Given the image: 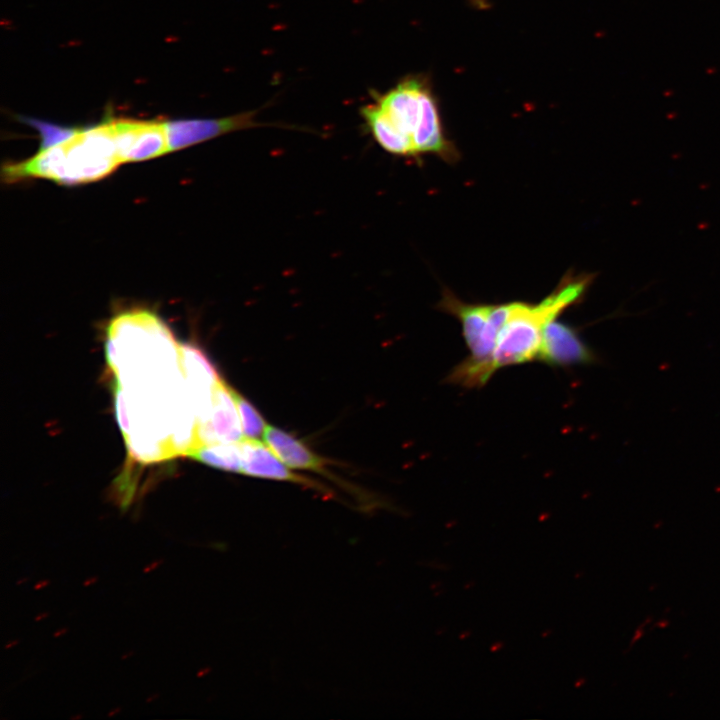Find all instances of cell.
Masks as SVG:
<instances>
[{
    "mask_svg": "<svg viewBox=\"0 0 720 720\" xmlns=\"http://www.w3.org/2000/svg\"><path fill=\"white\" fill-rule=\"evenodd\" d=\"M25 581H27V579H24V578H23V579L19 580V581L17 582V584H20V583L25 582Z\"/></svg>",
    "mask_w": 720,
    "mask_h": 720,
    "instance_id": "cell-22",
    "label": "cell"
},
{
    "mask_svg": "<svg viewBox=\"0 0 720 720\" xmlns=\"http://www.w3.org/2000/svg\"><path fill=\"white\" fill-rule=\"evenodd\" d=\"M120 710H121V708L117 707L116 709H114L113 711H111V712L108 714V716H110V717H111V716H114V715L117 714L118 711H120Z\"/></svg>",
    "mask_w": 720,
    "mask_h": 720,
    "instance_id": "cell-21",
    "label": "cell"
},
{
    "mask_svg": "<svg viewBox=\"0 0 720 720\" xmlns=\"http://www.w3.org/2000/svg\"><path fill=\"white\" fill-rule=\"evenodd\" d=\"M96 581H97V578H96V577L88 578V579L84 582V586H88V585L94 584Z\"/></svg>",
    "mask_w": 720,
    "mask_h": 720,
    "instance_id": "cell-19",
    "label": "cell"
},
{
    "mask_svg": "<svg viewBox=\"0 0 720 720\" xmlns=\"http://www.w3.org/2000/svg\"><path fill=\"white\" fill-rule=\"evenodd\" d=\"M187 456L223 471L241 473L240 442L199 444Z\"/></svg>",
    "mask_w": 720,
    "mask_h": 720,
    "instance_id": "cell-11",
    "label": "cell"
},
{
    "mask_svg": "<svg viewBox=\"0 0 720 720\" xmlns=\"http://www.w3.org/2000/svg\"><path fill=\"white\" fill-rule=\"evenodd\" d=\"M241 474L268 480L286 481L300 484L319 491L325 495L332 492L324 485L311 478L295 473L285 465L269 446L259 439L245 437L240 441Z\"/></svg>",
    "mask_w": 720,
    "mask_h": 720,
    "instance_id": "cell-8",
    "label": "cell"
},
{
    "mask_svg": "<svg viewBox=\"0 0 720 720\" xmlns=\"http://www.w3.org/2000/svg\"><path fill=\"white\" fill-rule=\"evenodd\" d=\"M440 308L460 321L464 340L470 350V355L450 372L448 382L469 388L485 385L494 375L492 355L498 334L508 317L510 303H464L446 292Z\"/></svg>",
    "mask_w": 720,
    "mask_h": 720,
    "instance_id": "cell-4",
    "label": "cell"
},
{
    "mask_svg": "<svg viewBox=\"0 0 720 720\" xmlns=\"http://www.w3.org/2000/svg\"><path fill=\"white\" fill-rule=\"evenodd\" d=\"M67 631H68L67 628H60L57 631H55L54 637L59 638V637L63 636L64 634H66Z\"/></svg>",
    "mask_w": 720,
    "mask_h": 720,
    "instance_id": "cell-17",
    "label": "cell"
},
{
    "mask_svg": "<svg viewBox=\"0 0 720 720\" xmlns=\"http://www.w3.org/2000/svg\"><path fill=\"white\" fill-rule=\"evenodd\" d=\"M369 132L386 152L398 156L435 153L449 156L437 98L430 80L423 75L407 76L374 102L361 108Z\"/></svg>",
    "mask_w": 720,
    "mask_h": 720,
    "instance_id": "cell-1",
    "label": "cell"
},
{
    "mask_svg": "<svg viewBox=\"0 0 720 720\" xmlns=\"http://www.w3.org/2000/svg\"><path fill=\"white\" fill-rule=\"evenodd\" d=\"M109 119L78 128L68 140L40 149L33 157L9 162L2 170L6 182L46 178L63 185L84 184L109 175L120 164Z\"/></svg>",
    "mask_w": 720,
    "mask_h": 720,
    "instance_id": "cell-2",
    "label": "cell"
},
{
    "mask_svg": "<svg viewBox=\"0 0 720 720\" xmlns=\"http://www.w3.org/2000/svg\"><path fill=\"white\" fill-rule=\"evenodd\" d=\"M470 3L478 8V9H486L488 7V3L486 0H469Z\"/></svg>",
    "mask_w": 720,
    "mask_h": 720,
    "instance_id": "cell-14",
    "label": "cell"
},
{
    "mask_svg": "<svg viewBox=\"0 0 720 720\" xmlns=\"http://www.w3.org/2000/svg\"><path fill=\"white\" fill-rule=\"evenodd\" d=\"M257 111H246L221 118L164 121L169 152L210 140L230 132L261 125Z\"/></svg>",
    "mask_w": 720,
    "mask_h": 720,
    "instance_id": "cell-6",
    "label": "cell"
},
{
    "mask_svg": "<svg viewBox=\"0 0 720 720\" xmlns=\"http://www.w3.org/2000/svg\"><path fill=\"white\" fill-rule=\"evenodd\" d=\"M120 162L152 159L169 152L164 121L109 119Z\"/></svg>",
    "mask_w": 720,
    "mask_h": 720,
    "instance_id": "cell-5",
    "label": "cell"
},
{
    "mask_svg": "<svg viewBox=\"0 0 720 720\" xmlns=\"http://www.w3.org/2000/svg\"><path fill=\"white\" fill-rule=\"evenodd\" d=\"M160 564L159 561L153 562L145 567L144 572H150L151 570H154L158 565Z\"/></svg>",
    "mask_w": 720,
    "mask_h": 720,
    "instance_id": "cell-16",
    "label": "cell"
},
{
    "mask_svg": "<svg viewBox=\"0 0 720 720\" xmlns=\"http://www.w3.org/2000/svg\"><path fill=\"white\" fill-rule=\"evenodd\" d=\"M17 643H18V641H15V640L10 641L9 643H7V644L5 645V648H6V649H10V648H12V646H15Z\"/></svg>",
    "mask_w": 720,
    "mask_h": 720,
    "instance_id": "cell-20",
    "label": "cell"
},
{
    "mask_svg": "<svg viewBox=\"0 0 720 720\" xmlns=\"http://www.w3.org/2000/svg\"><path fill=\"white\" fill-rule=\"evenodd\" d=\"M197 437L199 444L236 443L245 438L231 387L223 380L213 390L208 412L197 423Z\"/></svg>",
    "mask_w": 720,
    "mask_h": 720,
    "instance_id": "cell-7",
    "label": "cell"
},
{
    "mask_svg": "<svg viewBox=\"0 0 720 720\" xmlns=\"http://www.w3.org/2000/svg\"><path fill=\"white\" fill-rule=\"evenodd\" d=\"M49 583H50L49 580L39 581V582H37V583L35 584L34 589H35V590L43 589V588L47 587V586L49 585Z\"/></svg>",
    "mask_w": 720,
    "mask_h": 720,
    "instance_id": "cell-15",
    "label": "cell"
},
{
    "mask_svg": "<svg viewBox=\"0 0 720 720\" xmlns=\"http://www.w3.org/2000/svg\"><path fill=\"white\" fill-rule=\"evenodd\" d=\"M538 360L567 367L594 363L596 356L575 328L555 319L544 330Z\"/></svg>",
    "mask_w": 720,
    "mask_h": 720,
    "instance_id": "cell-9",
    "label": "cell"
},
{
    "mask_svg": "<svg viewBox=\"0 0 720 720\" xmlns=\"http://www.w3.org/2000/svg\"><path fill=\"white\" fill-rule=\"evenodd\" d=\"M231 393L239 413L244 436L252 439L263 438L267 424L262 415L233 388H231Z\"/></svg>",
    "mask_w": 720,
    "mask_h": 720,
    "instance_id": "cell-12",
    "label": "cell"
},
{
    "mask_svg": "<svg viewBox=\"0 0 720 720\" xmlns=\"http://www.w3.org/2000/svg\"><path fill=\"white\" fill-rule=\"evenodd\" d=\"M48 615H49V613H47V612L41 613V614L37 615V617H35V621H41L43 619H46L48 617Z\"/></svg>",
    "mask_w": 720,
    "mask_h": 720,
    "instance_id": "cell-18",
    "label": "cell"
},
{
    "mask_svg": "<svg viewBox=\"0 0 720 720\" xmlns=\"http://www.w3.org/2000/svg\"><path fill=\"white\" fill-rule=\"evenodd\" d=\"M263 440L289 468L310 470L331 480H336V477L327 469L328 461L326 459L314 453L301 440L284 430L267 425Z\"/></svg>",
    "mask_w": 720,
    "mask_h": 720,
    "instance_id": "cell-10",
    "label": "cell"
},
{
    "mask_svg": "<svg viewBox=\"0 0 720 720\" xmlns=\"http://www.w3.org/2000/svg\"><path fill=\"white\" fill-rule=\"evenodd\" d=\"M591 280L592 275L567 276L538 304L510 303L492 355L494 373L502 367L538 360L546 326L584 296Z\"/></svg>",
    "mask_w": 720,
    "mask_h": 720,
    "instance_id": "cell-3",
    "label": "cell"
},
{
    "mask_svg": "<svg viewBox=\"0 0 720 720\" xmlns=\"http://www.w3.org/2000/svg\"><path fill=\"white\" fill-rule=\"evenodd\" d=\"M25 122L33 126L40 135V149L60 144L72 137L78 128L64 127L57 124L25 118Z\"/></svg>",
    "mask_w": 720,
    "mask_h": 720,
    "instance_id": "cell-13",
    "label": "cell"
}]
</instances>
